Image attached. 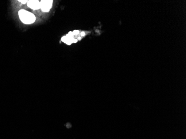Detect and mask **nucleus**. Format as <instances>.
I'll return each instance as SVG.
<instances>
[{
	"label": "nucleus",
	"mask_w": 186,
	"mask_h": 139,
	"mask_svg": "<svg viewBox=\"0 0 186 139\" xmlns=\"http://www.w3.org/2000/svg\"><path fill=\"white\" fill-rule=\"evenodd\" d=\"M19 16L22 22L27 25L33 24L36 20L35 16L25 9H20L19 11Z\"/></svg>",
	"instance_id": "nucleus-1"
},
{
	"label": "nucleus",
	"mask_w": 186,
	"mask_h": 139,
	"mask_svg": "<svg viewBox=\"0 0 186 139\" xmlns=\"http://www.w3.org/2000/svg\"><path fill=\"white\" fill-rule=\"evenodd\" d=\"M52 0H42L40 1V9L43 12H48L53 6Z\"/></svg>",
	"instance_id": "nucleus-2"
},
{
	"label": "nucleus",
	"mask_w": 186,
	"mask_h": 139,
	"mask_svg": "<svg viewBox=\"0 0 186 139\" xmlns=\"http://www.w3.org/2000/svg\"><path fill=\"white\" fill-rule=\"evenodd\" d=\"M28 6L31 9H40V2L37 0H30L28 1Z\"/></svg>",
	"instance_id": "nucleus-3"
},
{
	"label": "nucleus",
	"mask_w": 186,
	"mask_h": 139,
	"mask_svg": "<svg viewBox=\"0 0 186 139\" xmlns=\"http://www.w3.org/2000/svg\"><path fill=\"white\" fill-rule=\"evenodd\" d=\"M73 33L74 35H78L79 34V31H78V30H76V31L75 30V31L73 32Z\"/></svg>",
	"instance_id": "nucleus-4"
},
{
	"label": "nucleus",
	"mask_w": 186,
	"mask_h": 139,
	"mask_svg": "<svg viewBox=\"0 0 186 139\" xmlns=\"http://www.w3.org/2000/svg\"><path fill=\"white\" fill-rule=\"evenodd\" d=\"M28 1H27V0H25V1H21V0H20V1H19V2H20L21 3H23V4H25V3H28Z\"/></svg>",
	"instance_id": "nucleus-5"
},
{
	"label": "nucleus",
	"mask_w": 186,
	"mask_h": 139,
	"mask_svg": "<svg viewBox=\"0 0 186 139\" xmlns=\"http://www.w3.org/2000/svg\"><path fill=\"white\" fill-rule=\"evenodd\" d=\"M85 33L84 32H82L81 33V36H85Z\"/></svg>",
	"instance_id": "nucleus-6"
}]
</instances>
